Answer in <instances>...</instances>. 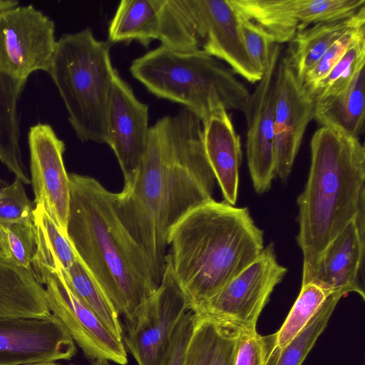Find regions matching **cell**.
<instances>
[{
    "label": "cell",
    "mask_w": 365,
    "mask_h": 365,
    "mask_svg": "<svg viewBox=\"0 0 365 365\" xmlns=\"http://www.w3.org/2000/svg\"><path fill=\"white\" fill-rule=\"evenodd\" d=\"M14 0H0V12L18 5ZM25 81L15 79L0 70V161L24 184L31 182L23 163L19 145L20 114L18 103Z\"/></svg>",
    "instance_id": "44dd1931"
},
{
    "label": "cell",
    "mask_w": 365,
    "mask_h": 365,
    "mask_svg": "<svg viewBox=\"0 0 365 365\" xmlns=\"http://www.w3.org/2000/svg\"><path fill=\"white\" fill-rule=\"evenodd\" d=\"M314 119L347 135L359 138L364 128V67L341 93L314 101Z\"/></svg>",
    "instance_id": "cb8c5ba5"
},
{
    "label": "cell",
    "mask_w": 365,
    "mask_h": 365,
    "mask_svg": "<svg viewBox=\"0 0 365 365\" xmlns=\"http://www.w3.org/2000/svg\"><path fill=\"white\" fill-rule=\"evenodd\" d=\"M76 344L61 322L47 317L0 316V365H32L71 359Z\"/></svg>",
    "instance_id": "5bb4252c"
},
{
    "label": "cell",
    "mask_w": 365,
    "mask_h": 365,
    "mask_svg": "<svg viewBox=\"0 0 365 365\" xmlns=\"http://www.w3.org/2000/svg\"><path fill=\"white\" fill-rule=\"evenodd\" d=\"M133 78L158 98L179 103L203 122L219 109L243 110L247 88L221 61L163 45L133 61Z\"/></svg>",
    "instance_id": "5b68a950"
},
{
    "label": "cell",
    "mask_w": 365,
    "mask_h": 365,
    "mask_svg": "<svg viewBox=\"0 0 365 365\" xmlns=\"http://www.w3.org/2000/svg\"><path fill=\"white\" fill-rule=\"evenodd\" d=\"M331 294L307 325L286 346L271 349L266 365H302L317 339L325 329L340 299Z\"/></svg>",
    "instance_id": "83f0119b"
},
{
    "label": "cell",
    "mask_w": 365,
    "mask_h": 365,
    "mask_svg": "<svg viewBox=\"0 0 365 365\" xmlns=\"http://www.w3.org/2000/svg\"><path fill=\"white\" fill-rule=\"evenodd\" d=\"M0 260L9 262V255L6 247L5 242L0 230Z\"/></svg>",
    "instance_id": "8d00e7d4"
},
{
    "label": "cell",
    "mask_w": 365,
    "mask_h": 365,
    "mask_svg": "<svg viewBox=\"0 0 365 365\" xmlns=\"http://www.w3.org/2000/svg\"><path fill=\"white\" fill-rule=\"evenodd\" d=\"M160 0H123L109 23L108 41H138L145 47L159 35Z\"/></svg>",
    "instance_id": "484cf974"
},
{
    "label": "cell",
    "mask_w": 365,
    "mask_h": 365,
    "mask_svg": "<svg viewBox=\"0 0 365 365\" xmlns=\"http://www.w3.org/2000/svg\"><path fill=\"white\" fill-rule=\"evenodd\" d=\"M272 346V334L261 336L257 329H240L234 365H266Z\"/></svg>",
    "instance_id": "836d02e7"
},
{
    "label": "cell",
    "mask_w": 365,
    "mask_h": 365,
    "mask_svg": "<svg viewBox=\"0 0 365 365\" xmlns=\"http://www.w3.org/2000/svg\"><path fill=\"white\" fill-rule=\"evenodd\" d=\"M364 257L365 199L354 218L325 248L311 282L331 294L344 297L354 292L364 300Z\"/></svg>",
    "instance_id": "ac0fdd59"
},
{
    "label": "cell",
    "mask_w": 365,
    "mask_h": 365,
    "mask_svg": "<svg viewBox=\"0 0 365 365\" xmlns=\"http://www.w3.org/2000/svg\"><path fill=\"white\" fill-rule=\"evenodd\" d=\"M187 311L186 298L166 255L158 288L125 322L123 341L138 365H162L174 330Z\"/></svg>",
    "instance_id": "9c48e42d"
},
{
    "label": "cell",
    "mask_w": 365,
    "mask_h": 365,
    "mask_svg": "<svg viewBox=\"0 0 365 365\" xmlns=\"http://www.w3.org/2000/svg\"><path fill=\"white\" fill-rule=\"evenodd\" d=\"M168 245L173 274L194 312L259 255L264 232L247 207L211 198L176 223Z\"/></svg>",
    "instance_id": "3957f363"
},
{
    "label": "cell",
    "mask_w": 365,
    "mask_h": 365,
    "mask_svg": "<svg viewBox=\"0 0 365 365\" xmlns=\"http://www.w3.org/2000/svg\"><path fill=\"white\" fill-rule=\"evenodd\" d=\"M150 127L148 106L140 101L116 70L106 118V144L114 152L124 177L129 180L144 153Z\"/></svg>",
    "instance_id": "e0dca14e"
},
{
    "label": "cell",
    "mask_w": 365,
    "mask_h": 365,
    "mask_svg": "<svg viewBox=\"0 0 365 365\" xmlns=\"http://www.w3.org/2000/svg\"><path fill=\"white\" fill-rule=\"evenodd\" d=\"M45 285L51 313L61 322L86 359L91 361L106 359L120 365L128 364L123 340L117 338L72 291L61 269L49 274Z\"/></svg>",
    "instance_id": "4fadbf2b"
},
{
    "label": "cell",
    "mask_w": 365,
    "mask_h": 365,
    "mask_svg": "<svg viewBox=\"0 0 365 365\" xmlns=\"http://www.w3.org/2000/svg\"><path fill=\"white\" fill-rule=\"evenodd\" d=\"M158 40L175 51L203 52L222 61L250 83L262 77L229 0H160Z\"/></svg>",
    "instance_id": "52a82bcc"
},
{
    "label": "cell",
    "mask_w": 365,
    "mask_h": 365,
    "mask_svg": "<svg viewBox=\"0 0 365 365\" xmlns=\"http://www.w3.org/2000/svg\"><path fill=\"white\" fill-rule=\"evenodd\" d=\"M32 365H61V364L57 362H45V363H41V364H32Z\"/></svg>",
    "instance_id": "f35d334b"
},
{
    "label": "cell",
    "mask_w": 365,
    "mask_h": 365,
    "mask_svg": "<svg viewBox=\"0 0 365 365\" xmlns=\"http://www.w3.org/2000/svg\"><path fill=\"white\" fill-rule=\"evenodd\" d=\"M195 319V314L191 311H187L182 316L174 330L162 365H184L185 351Z\"/></svg>",
    "instance_id": "d590c367"
},
{
    "label": "cell",
    "mask_w": 365,
    "mask_h": 365,
    "mask_svg": "<svg viewBox=\"0 0 365 365\" xmlns=\"http://www.w3.org/2000/svg\"><path fill=\"white\" fill-rule=\"evenodd\" d=\"M9 262L17 267L32 271L31 262L36 240L33 220L0 224Z\"/></svg>",
    "instance_id": "4dcf8cb0"
},
{
    "label": "cell",
    "mask_w": 365,
    "mask_h": 365,
    "mask_svg": "<svg viewBox=\"0 0 365 365\" xmlns=\"http://www.w3.org/2000/svg\"><path fill=\"white\" fill-rule=\"evenodd\" d=\"M28 142L35 205H42L68 237L71 185L63 157L65 144L49 124L43 123L29 128Z\"/></svg>",
    "instance_id": "9a60e30c"
},
{
    "label": "cell",
    "mask_w": 365,
    "mask_h": 365,
    "mask_svg": "<svg viewBox=\"0 0 365 365\" xmlns=\"http://www.w3.org/2000/svg\"><path fill=\"white\" fill-rule=\"evenodd\" d=\"M364 24L365 6L346 18L319 22L297 31L288 42L286 58L300 81L341 36Z\"/></svg>",
    "instance_id": "ffe728a7"
},
{
    "label": "cell",
    "mask_w": 365,
    "mask_h": 365,
    "mask_svg": "<svg viewBox=\"0 0 365 365\" xmlns=\"http://www.w3.org/2000/svg\"><path fill=\"white\" fill-rule=\"evenodd\" d=\"M238 16L247 51L256 65L264 72L274 43L269 35L257 24Z\"/></svg>",
    "instance_id": "e575fe53"
},
{
    "label": "cell",
    "mask_w": 365,
    "mask_h": 365,
    "mask_svg": "<svg viewBox=\"0 0 365 365\" xmlns=\"http://www.w3.org/2000/svg\"><path fill=\"white\" fill-rule=\"evenodd\" d=\"M308 179L297 199L302 285L312 281L329 243L365 199V147L359 138L321 126L310 142Z\"/></svg>",
    "instance_id": "277c9868"
},
{
    "label": "cell",
    "mask_w": 365,
    "mask_h": 365,
    "mask_svg": "<svg viewBox=\"0 0 365 365\" xmlns=\"http://www.w3.org/2000/svg\"><path fill=\"white\" fill-rule=\"evenodd\" d=\"M33 222L36 248L31 269L36 281L43 285L51 273L68 270L77 256L68 237L42 205L34 208Z\"/></svg>",
    "instance_id": "d4e9b609"
},
{
    "label": "cell",
    "mask_w": 365,
    "mask_h": 365,
    "mask_svg": "<svg viewBox=\"0 0 365 365\" xmlns=\"http://www.w3.org/2000/svg\"><path fill=\"white\" fill-rule=\"evenodd\" d=\"M287 269L277 259L272 242L241 272L193 313L239 329H257L258 317Z\"/></svg>",
    "instance_id": "ba28073f"
},
{
    "label": "cell",
    "mask_w": 365,
    "mask_h": 365,
    "mask_svg": "<svg viewBox=\"0 0 365 365\" xmlns=\"http://www.w3.org/2000/svg\"><path fill=\"white\" fill-rule=\"evenodd\" d=\"M68 176V239L78 259L128 322L158 285L143 251L118 216L115 193L92 177Z\"/></svg>",
    "instance_id": "7a4b0ae2"
},
{
    "label": "cell",
    "mask_w": 365,
    "mask_h": 365,
    "mask_svg": "<svg viewBox=\"0 0 365 365\" xmlns=\"http://www.w3.org/2000/svg\"><path fill=\"white\" fill-rule=\"evenodd\" d=\"M314 100L297 78L286 57L280 58L275 78L274 133L276 175L289 176L310 121Z\"/></svg>",
    "instance_id": "2e32d148"
},
{
    "label": "cell",
    "mask_w": 365,
    "mask_h": 365,
    "mask_svg": "<svg viewBox=\"0 0 365 365\" xmlns=\"http://www.w3.org/2000/svg\"><path fill=\"white\" fill-rule=\"evenodd\" d=\"M0 181H1V180H0Z\"/></svg>",
    "instance_id": "ab89813d"
},
{
    "label": "cell",
    "mask_w": 365,
    "mask_h": 365,
    "mask_svg": "<svg viewBox=\"0 0 365 365\" xmlns=\"http://www.w3.org/2000/svg\"><path fill=\"white\" fill-rule=\"evenodd\" d=\"M332 294L317 284L302 285L300 292L280 329L273 336L272 349L286 346L309 322Z\"/></svg>",
    "instance_id": "f1b7e54d"
},
{
    "label": "cell",
    "mask_w": 365,
    "mask_h": 365,
    "mask_svg": "<svg viewBox=\"0 0 365 365\" xmlns=\"http://www.w3.org/2000/svg\"><path fill=\"white\" fill-rule=\"evenodd\" d=\"M54 22L31 4L0 12V70L26 81L36 71L48 73L56 48Z\"/></svg>",
    "instance_id": "30bf717a"
},
{
    "label": "cell",
    "mask_w": 365,
    "mask_h": 365,
    "mask_svg": "<svg viewBox=\"0 0 365 365\" xmlns=\"http://www.w3.org/2000/svg\"><path fill=\"white\" fill-rule=\"evenodd\" d=\"M364 34H365V24L347 31L326 51L302 82L309 93L331 71L354 41Z\"/></svg>",
    "instance_id": "1f68e13d"
},
{
    "label": "cell",
    "mask_w": 365,
    "mask_h": 365,
    "mask_svg": "<svg viewBox=\"0 0 365 365\" xmlns=\"http://www.w3.org/2000/svg\"><path fill=\"white\" fill-rule=\"evenodd\" d=\"M237 14L262 28L274 43L312 24L351 16L365 0H229Z\"/></svg>",
    "instance_id": "7c38bea8"
},
{
    "label": "cell",
    "mask_w": 365,
    "mask_h": 365,
    "mask_svg": "<svg viewBox=\"0 0 365 365\" xmlns=\"http://www.w3.org/2000/svg\"><path fill=\"white\" fill-rule=\"evenodd\" d=\"M365 34L357 38L331 71L320 81L310 95L314 101L343 91L355 74L364 67Z\"/></svg>",
    "instance_id": "f546056e"
},
{
    "label": "cell",
    "mask_w": 365,
    "mask_h": 365,
    "mask_svg": "<svg viewBox=\"0 0 365 365\" xmlns=\"http://www.w3.org/2000/svg\"><path fill=\"white\" fill-rule=\"evenodd\" d=\"M281 51L279 44L272 46L262 77L242 110L247 127V165L254 189L258 194L268 192L276 176L275 78Z\"/></svg>",
    "instance_id": "8fae6325"
},
{
    "label": "cell",
    "mask_w": 365,
    "mask_h": 365,
    "mask_svg": "<svg viewBox=\"0 0 365 365\" xmlns=\"http://www.w3.org/2000/svg\"><path fill=\"white\" fill-rule=\"evenodd\" d=\"M202 143L208 163L221 189L224 201L235 205L242 160L240 137L227 111L219 109L203 122Z\"/></svg>",
    "instance_id": "d6986e66"
},
{
    "label": "cell",
    "mask_w": 365,
    "mask_h": 365,
    "mask_svg": "<svg viewBox=\"0 0 365 365\" xmlns=\"http://www.w3.org/2000/svg\"><path fill=\"white\" fill-rule=\"evenodd\" d=\"M23 182H14L0 190V224L33 220V204L26 195Z\"/></svg>",
    "instance_id": "d6a6232c"
},
{
    "label": "cell",
    "mask_w": 365,
    "mask_h": 365,
    "mask_svg": "<svg viewBox=\"0 0 365 365\" xmlns=\"http://www.w3.org/2000/svg\"><path fill=\"white\" fill-rule=\"evenodd\" d=\"M111 43L86 28L63 35L48 71L81 142L106 143V118L113 77Z\"/></svg>",
    "instance_id": "8992f818"
},
{
    "label": "cell",
    "mask_w": 365,
    "mask_h": 365,
    "mask_svg": "<svg viewBox=\"0 0 365 365\" xmlns=\"http://www.w3.org/2000/svg\"><path fill=\"white\" fill-rule=\"evenodd\" d=\"M50 314L46 289L32 271L0 260V316L39 318Z\"/></svg>",
    "instance_id": "7402d4cb"
},
{
    "label": "cell",
    "mask_w": 365,
    "mask_h": 365,
    "mask_svg": "<svg viewBox=\"0 0 365 365\" xmlns=\"http://www.w3.org/2000/svg\"><path fill=\"white\" fill-rule=\"evenodd\" d=\"M61 272L72 291L98 315L117 338L123 340L124 331L119 314L78 258L68 270L61 269Z\"/></svg>",
    "instance_id": "4316f807"
},
{
    "label": "cell",
    "mask_w": 365,
    "mask_h": 365,
    "mask_svg": "<svg viewBox=\"0 0 365 365\" xmlns=\"http://www.w3.org/2000/svg\"><path fill=\"white\" fill-rule=\"evenodd\" d=\"M215 181L204 150L202 122L193 113L184 108L150 127L135 173L115 193V207L158 285L171 230L190 210L212 198Z\"/></svg>",
    "instance_id": "6da1fadb"
},
{
    "label": "cell",
    "mask_w": 365,
    "mask_h": 365,
    "mask_svg": "<svg viewBox=\"0 0 365 365\" xmlns=\"http://www.w3.org/2000/svg\"><path fill=\"white\" fill-rule=\"evenodd\" d=\"M61 365H63L61 364ZM73 365V364H70ZM91 365H112L106 359H96L91 361Z\"/></svg>",
    "instance_id": "74e56055"
},
{
    "label": "cell",
    "mask_w": 365,
    "mask_h": 365,
    "mask_svg": "<svg viewBox=\"0 0 365 365\" xmlns=\"http://www.w3.org/2000/svg\"><path fill=\"white\" fill-rule=\"evenodd\" d=\"M195 316L184 365H234L240 329L208 317Z\"/></svg>",
    "instance_id": "603a6c76"
}]
</instances>
